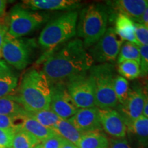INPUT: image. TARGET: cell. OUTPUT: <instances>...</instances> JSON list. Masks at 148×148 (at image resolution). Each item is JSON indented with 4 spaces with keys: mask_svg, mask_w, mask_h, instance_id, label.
<instances>
[{
    "mask_svg": "<svg viewBox=\"0 0 148 148\" xmlns=\"http://www.w3.org/2000/svg\"><path fill=\"white\" fill-rule=\"evenodd\" d=\"M93 62L83 42L75 38L48 56L41 71L51 85H66L71 79L86 75Z\"/></svg>",
    "mask_w": 148,
    "mask_h": 148,
    "instance_id": "obj_1",
    "label": "cell"
},
{
    "mask_svg": "<svg viewBox=\"0 0 148 148\" xmlns=\"http://www.w3.org/2000/svg\"><path fill=\"white\" fill-rule=\"evenodd\" d=\"M15 97L27 112L49 109L51 86L41 70L31 69L22 77Z\"/></svg>",
    "mask_w": 148,
    "mask_h": 148,
    "instance_id": "obj_2",
    "label": "cell"
},
{
    "mask_svg": "<svg viewBox=\"0 0 148 148\" xmlns=\"http://www.w3.org/2000/svg\"><path fill=\"white\" fill-rule=\"evenodd\" d=\"M78 17L76 34L85 47H91L106 32L108 10L102 4L92 3L82 9Z\"/></svg>",
    "mask_w": 148,
    "mask_h": 148,
    "instance_id": "obj_3",
    "label": "cell"
},
{
    "mask_svg": "<svg viewBox=\"0 0 148 148\" xmlns=\"http://www.w3.org/2000/svg\"><path fill=\"white\" fill-rule=\"evenodd\" d=\"M78 12H67L51 20L42 29L38 42L44 49L52 51L76 34Z\"/></svg>",
    "mask_w": 148,
    "mask_h": 148,
    "instance_id": "obj_4",
    "label": "cell"
},
{
    "mask_svg": "<svg viewBox=\"0 0 148 148\" xmlns=\"http://www.w3.org/2000/svg\"><path fill=\"white\" fill-rule=\"evenodd\" d=\"M116 68L113 64L92 65L89 69L95 88V107L99 109H112L118 106L114 89Z\"/></svg>",
    "mask_w": 148,
    "mask_h": 148,
    "instance_id": "obj_5",
    "label": "cell"
},
{
    "mask_svg": "<svg viewBox=\"0 0 148 148\" xmlns=\"http://www.w3.org/2000/svg\"><path fill=\"white\" fill-rule=\"evenodd\" d=\"M47 20L44 14L29 10L21 4L15 5L7 18L8 33L15 38H21L38 28Z\"/></svg>",
    "mask_w": 148,
    "mask_h": 148,
    "instance_id": "obj_6",
    "label": "cell"
},
{
    "mask_svg": "<svg viewBox=\"0 0 148 148\" xmlns=\"http://www.w3.org/2000/svg\"><path fill=\"white\" fill-rule=\"evenodd\" d=\"M32 45L29 40L15 38L7 33L1 49V58L17 70L25 69L31 61Z\"/></svg>",
    "mask_w": 148,
    "mask_h": 148,
    "instance_id": "obj_7",
    "label": "cell"
},
{
    "mask_svg": "<svg viewBox=\"0 0 148 148\" xmlns=\"http://www.w3.org/2000/svg\"><path fill=\"white\" fill-rule=\"evenodd\" d=\"M123 43V40L116 34L114 27H110L88 51L94 61L112 64L117 58Z\"/></svg>",
    "mask_w": 148,
    "mask_h": 148,
    "instance_id": "obj_8",
    "label": "cell"
},
{
    "mask_svg": "<svg viewBox=\"0 0 148 148\" xmlns=\"http://www.w3.org/2000/svg\"><path fill=\"white\" fill-rule=\"evenodd\" d=\"M66 87L79 109L95 107L94 84L89 75L86 74L71 79L66 83Z\"/></svg>",
    "mask_w": 148,
    "mask_h": 148,
    "instance_id": "obj_9",
    "label": "cell"
},
{
    "mask_svg": "<svg viewBox=\"0 0 148 148\" xmlns=\"http://www.w3.org/2000/svg\"><path fill=\"white\" fill-rule=\"evenodd\" d=\"M51 97L49 108L62 119H69L79 110L66 90V85H51Z\"/></svg>",
    "mask_w": 148,
    "mask_h": 148,
    "instance_id": "obj_10",
    "label": "cell"
},
{
    "mask_svg": "<svg viewBox=\"0 0 148 148\" xmlns=\"http://www.w3.org/2000/svg\"><path fill=\"white\" fill-rule=\"evenodd\" d=\"M145 103L143 88L134 86L131 88L129 97L123 104H118L117 111L124 120L126 126H129L134 120L143 115Z\"/></svg>",
    "mask_w": 148,
    "mask_h": 148,
    "instance_id": "obj_11",
    "label": "cell"
},
{
    "mask_svg": "<svg viewBox=\"0 0 148 148\" xmlns=\"http://www.w3.org/2000/svg\"><path fill=\"white\" fill-rule=\"evenodd\" d=\"M68 120L83 134L102 130L99 109L97 107L79 109L76 113Z\"/></svg>",
    "mask_w": 148,
    "mask_h": 148,
    "instance_id": "obj_12",
    "label": "cell"
},
{
    "mask_svg": "<svg viewBox=\"0 0 148 148\" xmlns=\"http://www.w3.org/2000/svg\"><path fill=\"white\" fill-rule=\"evenodd\" d=\"M99 116L102 129L107 134L116 138H124L127 126L118 111L114 109H99Z\"/></svg>",
    "mask_w": 148,
    "mask_h": 148,
    "instance_id": "obj_13",
    "label": "cell"
},
{
    "mask_svg": "<svg viewBox=\"0 0 148 148\" xmlns=\"http://www.w3.org/2000/svg\"><path fill=\"white\" fill-rule=\"evenodd\" d=\"M22 6L32 10H68L73 11L80 5L77 0H25Z\"/></svg>",
    "mask_w": 148,
    "mask_h": 148,
    "instance_id": "obj_14",
    "label": "cell"
},
{
    "mask_svg": "<svg viewBox=\"0 0 148 148\" xmlns=\"http://www.w3.org/2000/svg\"><path fill=\"white\" fill-rule=\"evenodd\" d=\"M112 8L133 21L139 22L148 7V0H117L111 1Z\"/></svg>",
    "mask_w": 148,
    "mask_h": 148,
    "instance_id": "obj_15",
    "label": "cell"
},
{
    "mask_svg": "<svg viewBox=\"0 0 148 148\" xmlns=\"http://www.w3.org/2000/svg\"><path fill=\"white\" fill-rule=\"evenodd\" d=\"M18 85V77L3 59L0 61V98L12 95Z\"/></svg>",
    "mask_w": 148,
    "mask_h": 148,
    "instance_id": "obj_16",
    "label": "cell"
},
{
    "mask_svg": "<svg viewBox=\"0 0 148 148\" xmlns=\"http://www.w3.org/2000/svg\"><path fill=\"white\" fill-rule=\"evenodd\" d=\"M18 128L23 129L33 135L40 143L56 134L52 130L43 126L34 118L27 116L26 113L25 115L21 116Z\"/></svg>",
    "mask_w": 148,
    "mask_h": 148,
    "instance_id": "obj_17",
    "label": "cell"
},
{
    "mask_svg": "<svg viewBox=\"0 0 148 148\" xmlns=\"http://www.w3.org/2000/svg\"><path fill=\"white\" fill-rule=\"evenodd\" d=\"M114 31L122 40L136 44L135 36V22L128 16L118 14L114 20Z\"/></svg>",
    "mask_w": 148,
    "mask_h": 148,
    "instance_id": "obj_18",
    "label": "cell"
},
{
    "mask_svg": "<svg viewBox=\"0 0 148 148\" xmlns=\"http://www.w3.org/2000/svg\"><path fill=\"white\" fill-rule=\"evenodd\" d=\"M52 130L63 139L77 145L83 134L68 119H62L58 122Z\"/></svg>",
    "mask_w": 148,
    "mask_h": 148,
    "instance_id": "obj_19",
    "label": "cell"
},
{
    "mask_svg": "<svg viewBox=\"0 0 148 148\" xmlns=\"http://www.w3.org/2000/svg\"><path fill=\"white\" fill-rule=\"evenodd\" d=\"M78 148H108V138L101 131L84 133L79 140Z\"/></svg>",
    "mask_w": 148,
    "mask_h": 148,
    "instance_id": "obj_20",
    "label": "cell"
},
{
    "mask_svg": "<svg viewBox=\"0 0 148 148\" xmlns=\"http://www.w3.org/2000/svg\"><path fill=\"white\" fill-rule=\"evenodd\" d=\"M127 130L134 135L138 144L143 147L148 145V118L141 115L134 120Z\"/></svg>",
    "mask_w": 148,
    "mask_h": 148,
    "instance_id": "obj_21",
    "label": "cell"
},
{
    "mask_svg": "<svg viewBox=\"0 0 148 148\" xmlns=\"http://www.w3.org/2000/svg\"><path fill=\"white\" fill-rule=\"evenodd\" d=\"M26 111L20 104L14 95H9L0 98V114L10 116L25 115Z\"/></svg>",
    "mask_w": 148,
    "mask_h": 148,
    "instance_id": "obj_22",
    "label": "cell"
},
{
    "mask_svg": "<svg viewBox=\"0 0 148 148\" xmlns=\"http://www.w3.org/2000/svg\"><path fill=\"white\" fill-rule=\"evenodd\" d=\"M39 143V140L33 135L18 128L14 132L12 148H34Z\"/></svg>",
    "mask_w": 148,
    "mask_h": 148,
    "instance_id": "obj_23",
    "label": "cell"
},
{
    "mask_svg": "<svg viewBox=\"0 0 148 148\" xmlns=\"http://www.w3.org/2000/svg\"><path fill=\"white\" fill-rule=\"evenodd\" d=\"M26 114L34 118L43 126L51 130H53L60 119V118L56 115L50 108L34 112H26Z\"/></svg>",
    "mask_w": 148,
    "mask_h": 148,
    "instance_id": "obj_24",
    "label": "cell"
},
{
    "mask_svg": "<svg viewBox=\"0 0 148 148\" xmlns=\"http://www.w3.org/2000/svg\"><path fill=\"white\" fill-rule=\"evenodd\" d=\"M117 71L125 79L132 80L140 76V63L134 60H126L118 63Z\"/></svg>",
    "mask_w": 148,
    "mask_h": 148,
    "instance_id": "obj_25",
    "label": "cell"
},
{
    "mask_svg": "<svg viewBox=\"0 0 148 148\" xmlns=\"http://www.w3.org/2000/svg\"><path fill=\"white\" fill-rule=\"evenodd\" d=\"M126 60H134L140 63L139 46L130 42H123L117 57L118 63Z\"/></svg>",
    "mask_w": 148,
    "mask_h": 148,
    "instance_id": "obj_26",
    "label": "cell"
},
{
    "mask_svg": "<svg viewBox=\"0 0 148 148\" xmlns=\"http://www.w3.org/2000/svg\"><path fill=\"white\" fill-rule=\"evenodd\" d=\"M114 89L119 104H123L130 93L128 81L121 75H116L114 78Z\"/></svg>",
    "mask_w": 148,
    "mask_h": 148,
    "instance_id": "obj_27",
    "label": "cell"
},
{
    "mask_svg": "<svg viewBox=\"0 0 148 148\" xmlns=\"http://www.w3.org/2000/svg\"><path fill=\"white\" fill-rule=\"evenodd\" d=\"M20 116H10L0 114V129L14 130L18 128L20 123Z\"/></svg>",
    "mask_w": 148,
    "mask_h": 148,
    "instance_id": "obj_28",
    "label": "cell"
},
{
    "mask_svg": "<svg viewBox=\"0 0 148 148\" xmlns=\"http://www.w3.org/2000/svg\"><path fill=\"white\" fill-rule=\"evenodd\" d=\"M135 36L138 46H148V28L142 24L135 23Z\"/></svg>",
    "mask_w": 148,
    "mask_h": 148,
    "instance_id": "obj_29",
    "label": "cell"
},
{
    "mask_svg": "<svg viewBox=\"0 0 148 148\" xmlns=\"http://www.w3.org/2000/svg\"><path fill=\"white\" fill-rule=\"evenodd\" d=\"M63 140V138L58 134H54L43 141L40 142L36 146V148H60Z\"/></svg>",
    "mask_w": 148,
    "mask_h": 148,
    "instance_id": "obj_30",
    "label": "cell"
},
{
    "mask_svg": "<svg viewBox=\"0 0 148 148\" xmlns=\"http://www.w3.org/2000/svg\"><path fill=\"white\" fill-rule=\"evenodd\" d=\"M15 130L0 129V148H12Z\"/></svg>",
    "mask_w": 148,
    "mask_h": 148,
    "instance_id": "obj_31",
    "label": "cell"
},
{
    "mask_svg": "<svg viewBox=\"0 0 148 148\" xmlns=\"http://www.w3.org/2000/svg\"><path fill=\"white\" fill-rule=\"evenodd\" d=\"M140 76L148 75V46H139Z\"/></svg>",
    "mask_w": 148,
    "mask_h": 148,
    "instance_id": "obj_32",
    "label": "cell"
},
{
    "mask_svg": "<svg viewBox=\"0 0 148 148\" xmlns=\"http://www.w3.org/2000/svg\"><path fill=\"white\" fill-rule=\"evenodd\" d=\"M109 148H132L125 138H115L110 142Z\"/></svg>",
    "mask_w": 148,
    "mask_h": 148,
    "instance_id": "obj_33",
    "label": "cell"
},
{
    "mask_svg": "<svg viewBox=\"0 0 148 148\" xmlns=\"http://www.w3.org/2000/svg\"><path fill=\"white\" fill-rule=\"evenodd\" d=\"M8 33V25H7V21H3L0 19V56L1 57V49L4 41L5 35Z\"/></svg>",
    "mask_w": 148,
    "mask_h": 148,
    "instance_id": "obj_34",
    "label": "cell"
},
{
    "mask_svg": "<svg viewBox=\"0 0 148 148\" xmlns=\"http://www.w3.org/2000/svg\"><path fill=\"white\" fill-rule=\"evenodd\" d=\"M144 95H145V103L143 111V115L148 118V90L147 88H144Z\"/></svg>",
    "mask_w": 148,
    "mask_h": 148,
    "instance_id": "obj_35",
    "label": "cell"
},
{
    "mask_svg": "<svg viewBox=\"0 0 148 148\" xmlns=\"http://www.w3.org/2000/svg\"><path fill=\"white\" fill-rule=\"evenodd\" d=\"M138 23L142 24V25H143L144 26H145L147 28H148V7L145 12H144L141 18H140Z\"/></svg>",
    "mask_w": 148,
    "mask_h": 148,
    "instance_id": "obj_36",
    "label": "cell"
},
{
    "mask_svg": "<svg viewBox=\"0 0 148 148\" xmlns=\"http://www.w3.org/2000/svg\"><path fill=\"white\" fill-rule=\"evenodd\" d=\"M8 1L5 0H0V18H3L5 15Z\"/></svg>",
    "mask_w": 148,
    "mask_h": 148,
    "instance_id": "obj_37",
    "label": "cell"
},
{
    "mask_svg": "<svg viewBox=\"0 0 148 148\" xmlns=\"http://www.w3.org/2000/svg\"><path fill=\"white\" fill-rule=\"evenodd\" d=\"M60 148H78L76 145H75L71 142L68 141L66 140H63L62 145H61Z\"/></svg>",
    "mask_w": 148,
    "mask_h": 148,
    "instance_id": "obj_38",
    "label": "cell"
},
{
    "mask_svg": "<svg viewBox=\"0 0 148 148\" xmlns=\"http://www.w3.org/2000/svg\"><path fill=\"white\" fill-rule=\"evenodd\" d=\"M145 88H147V90H148V81H147V85H146V87Z\"/></svg>",
    "mask_w": 148,
    "mask_h": 148,
    "instance_id": "obj_39",
    "label": "cell"
},
{
    "mask_svg": "<svg viewBox=\"0 0 148 148\" xmlns=\"http://www.w3.org/2000/svg\"><path fill=\"white\" fill-rule=\"evenodd\" d=\"M1 59H2V58H1V56H0V61H1Z\"/></svg>",
    "mask_w": 148,
    "mask_h": 148,
    "instance_id": "obj_40",
    "label": "cell"
},
{
    "mask_svg": "<svg viewBox=\"0 0 148 148\" xmlns=\"http://www.w3.org/2000/svg\"><path fill=\"white\" fill-rule=\"evenodd\" d=\"M35 148H36V147H35Z\"/></svg>",
    "mask_w": 148,
    "mask_h": 148,
    "instance_id": "obj_41",
    "label": "cell"
},
{
    "mask_svg": "<svg viewBox=\"0 0 148 148\" xmlns=\"http://www.w3.org/2000/svg\"><path fill=\"white\" fill-rule=\"evenodd\" d=\"M34 148H35V147H34Z\"/></svg>",
    "mask_w": 148,
    "mask_h": 148,
    "instance_id": "obj_42",
    "label": "cell"
}]
</instances>
